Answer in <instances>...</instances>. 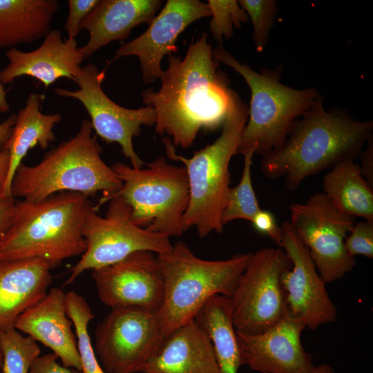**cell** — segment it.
<instances>
[{
    "label": "cell",
    "instance_id": "cell-27",
    "mask_svg": "<svg viewBox=\"0 0 373 373\" xmlns=\"http://www.w3.org/2000/svg\"><path fill=\"white\" fill-rule=\"evenodd\" d=\"M68 317L72 321L77 338L82 373H106L101 366L88 333V324L95 318L86 299L75 291L66 293Z\"/></svg>",
    "mask_w": 373,
    "mask_h": 373
},
{
    "label": "cell",
    "instance_id": "cell-26",
    "mask_svg": "<svg viewBox=\"0 0 373 373\" xmlns=\"http://www.w3.org/2000/svg\"><path fill=\"white\" fill-rule=\"evenodd\" d=\"M323 193L341 212L373 221V187L352 160L340 162L323 179Z\"/></svg>",
    "mask_w": 373,
    "mask_h": 373
},
{
    "label": "cell",
    "instance_id": "cell-21",
    "mask_svg": "<svg viewBox=\"0 0 373 373\" xmlns=\"http://www.w3.org/2000/svg\"><path fill=\"white\" fill-rule=\"evenodd\" d=\"M160 0H99L84 20L81 30L89 34L87 43L79 48L84 59L108 44L128 38L142 23L150 24L160 10Z\"/></svg>",
    "mask_w": 373,
    "mask_h": 373
},
{
    "label": "cell",
    "instance_id": "cell-34",
    "mask_svg": "<svg viewBox=\"0 0 373 373\" xmlns=\"http://www.w3.org/2000/svg\"><path fill=\"white\" fill-rule=\"evenodd\" d=\"M251 222L256 230L267 236L278 247H281L283 232L271 213L261 209Z\"/></svg>",
    "mask_w": 373,
    "mask_h": 373
},
{
    "label": "cell",
    "instance_id": "cell-38",
    "mask_svg": "<svg viewBox=\"0 0 373 373\" xmlns=\"http://www.w3.org/2000/svg\"><path fill=\"white\" fill-rule=\"evenodd\" d=\"M16 117V114H12L0 123V151L5 149L12 133Z\"/></svg>",
    "mask_w": 373,
    "mask_h": 373
},
{
    "label": "cell",
    "instance_id": "cell-17",
    "mask_svg": "<svg viewBox=\"0 0 373 373\" xmlns=\"http://www.w3.org/2000/svg\"><path fill=\"white\" fill-rule=\"evenodd\" d=\"M305 328L288 314L257 334L236 331L242 365L260 373H312L316 366L301 341Z\"/></svg>",
    "mask_w": 373,
    "mask_h": 373
},
{
    "label": "cell",
    "instance_id": "cell-10",
    "mask_svg": "<svg viewBox=\"0 0 373 373\" xmlns=\"http://www.w3.org/2000/svg\"><path fill=\"white\" fill-rule=\"evenodd\" d=\"M291 263L280 247H265L252 253L229 297L237 332L257 334L287 316L283 273Z\"/></svg>",
    "mask_w": 373,
    "mask_h": 373
},
{
    "label": "cell",
    "instance_id": "cell-24",
    "mask_svg": "<svg viewBox=\"0 0 373 373\" xmlns=\"http://www.w3.org/2000/svg\"><path fill=\"white\" fill-rule=\"evenodd\" d=\"M59 8L57 0H0V46L16 48L45 37Z\"/></svg>",
    "mask_w": 373,
    "mask_h": 373
},
{
    "label": "cell",
    "instance_id": "cell-2",
    "mask_svg": "<svg viewBox=\"0 0 373 373\" xmlns=\"http://www.w3.org/2000/svg\"><path fill=\"white\" fill-rule=\"evenodd\" d=\"M323 100L320 95L293 123L280 148L262 157L260 170L267 178L283 177L294 191L307 177L358 158L373 135V121L355 119L340 108L326 111Z\"/></svg>",
    "mask_w": 373,
    "mask_h": 373
},
{
    "label": "cell",
    "instance_id": "cell-15",
    "mask_svg": "<svg viewBox=\"0 0 373 373\" xmlns=\"http://www.w3.org/2000/svg\"><path fill=\"white\" fill-rule=\"evenodd\" d=\"M100 300L107 307H131L157 312L164 283L157 254L137 251L111 265L93 270Z\"/></svg>",
    "mask_w": 373,
    "mask_h": 373
},
{
    "label": "cell",
    "instance_id": "cell-41",
    "mask_svg": "<svg viewBox=\"0 0 373 373\" xmlns=\"http://www.w3.org/2000/svg\"><path fill=\"white\" fill-rule=\"evenodd\" d=\"M312 373H335L333 367L327 363L316 366Z\"/></svg>",
    "mask_w": 373,
    "mask_h": 373
},
{
    "label": "cell",
    "instance_id": "cell-33",
    "mask_svg": "<svg viewBox=\"0 0 373 373\" xmlns=\"http://www.w3.org/2000/svg\"><path fill=\"white\" fill-rule=\"evenodd\" d=\"M99 0H68V14L64 24L68 39H75L84 20L95 9Z\"/></svg>",
    "mask_w": 373,
    "mask_h": 373
},
{
    "label": "cell",
    "instance_id": "cell-25",
    "mask_svg": "<svg viewBox=\"0 0 373 373\" xmlns=\"http://www.w3.org/2000/svg\"><path fill=\"white\" fill-rule=\"evenodd\" d=\"M194 319L211 340L218 373H238L243 365L229 297L214 295L202 306Z\"/></svg>",
    "mask_w": 373,
    "mask_h": 373
},
{
    "label": "cell",
    "instance_id": "cell-5",
    "mask_svg": "<svg viewBox=\"0 0 373 373\" xmlns=\"http://www.w3.org/2000/svg\"><path fill=\"white\" fill-rule=\"evenodd\" d=\"M248 115L249 106L236 93L220 135L189 158L176 153L170 137L162 139L166 156L183 163L187 173L189 202L182 219L184 231L193 227L200 238L222 231L221 215L230 188L229 163L238 153Z\"/></svg>",
    "mask_w": 373,
    "mask_h": 373
},
{
    "label": "cell",
    "instance_id": "cell-7",
    "mask_svg": "<svg viewBox=\"0 0 373 373\" xmlns=\"http://www.w3.org/2000/svg\"><path fill=\"white\" fill-rule=\"evenodd\" d=\"M213 57L233 68L251 90L247 122L238 153L254 147L262 157L284 144L293 123L315 104L321 95L317 89H296L280 82L282 68L254 70L240 63L222 44L213 48Z\"/></svg>",
    "mask_w": 373,
    "mask_h": 373
},
{
    "label": "cell",
    "instance_id": "cell-8",
    "mask_svg": "<svg viewBox=\"0 0 373 373\" xmlns=\"http://www.w3.org/2000/svg\"><path fill=\"white\" fill-rule=\"evenodd\" d=\"M146 165V169H135L114 163L111 167L122 185L108 202L120 196L131 207V220L137 227L169 238L181 236L189 202L186 169L169 164L162 156Z\"/></svg>",
    "mask_w": 373,
    "mask_h": 373
},
{
    "label": "cell",
    "instance_id": "cell-22",
    "mask_svg": "<svg viewBox=\"0 0 373 373\" xmlns=\"http://www.w3.org/2000/svg\"><path fill=\"white\" fill-rule=\"evenodd\" d=\"M144 373H218L211 340L193 319L164 337Z\"/></svg>",
    "mask_w": 373,
    "mask_h": 373
},
{
    "label": "cell",
    "instance_id": "cell-6",
    "mask_svg": "<svg viewBox=\"0 0 373 373\" xmlns=\"http://www.w3.org/2000/svg\"><path fill=\"white\" fill-rule=\"evenodd\" d=\"M251 252L222 260L197 257L182 241L157 254L163 277V300L157 314L166 337L195 318L214 295L231 297L245 269Z\"/></svg>",
    "mask_w": 373,
    "mask_h": 373
},
{
    "label": "cell",
    "instance_id": "cell-18",
    "mask_svg": "<svg viewBox=\"0 0 373 373\" xmlns=\"http://www.w3.org/2000/svg\"><path fill=\"white\" fill-rule=\"evenodd\" d=\"M8 64L0 70L3 84L17 78L31 77L46 88L61 78L74 80L84 57L75 39H62L61 32L50 30L35 50L23 52L17 48L6 52Z\"/></svg>",
    "mask_w": 373,
    "mask_h": 373
},
{
    "label": "cell",
    "instance_id": "cell-9",
    "mask_svg": "<svg viewBox=\"0 0 373 373\" xmlns=\"http://www.w3.org/2000/svg\"><path fill=\"white\" fill-rule=\"evenodd\" d=\"M93 204L88 209L82 224L86 249L70 270L64 285L73 283L84 271L115 264L137 251L156 254L169 251L170 238L135 225L131 209L120 196L108 201L104 217L97 214Z\"/></svg>",
    "mask_w": 373,
    "mask_h": 373
},
{
    "label": "cell",
    "instance_id": "cell-20",
    "mask_svg": "<svg viewBox=\"0 0 373 373\" xmlns=\"http://www.w3.org/2000/svg\"><path fill=\"white\" fill-rule=\"evenodd\" d=\"M51 269L39 258L0 260V330L13 327L22 313L44 298Z\"/></svg>",
    "mask_w": 373,
    "mask_h": 373
},
{
    "label": "cell",
    "instance_id": "cell-16",
    "mask_svg": "<svg viewBox=\"0 0 373 373\" xmlns=\"http://www.w3.org/2000/svg\"><path fill=\"white\" fill-rule=\"evenodd\" d=\"M211 16L207 3L199 0H168L149 28L133 40L122 44L111 61L127 56L138 57L145 84L160 79L161 61L177 51L179 35L192 23Z\"/></svg>",
    "mask_w": 373,
    "mask_h": 373
},
{
    "label": "cell",
    "instance_id": "cell-1",
    "mask_svg": "<svg viewBox=\"0 0 373 373\" xmlns=\"http://www.w3.org/2000/svg\"><path fill=\"white\" fill-rule=\"evenodd\" d=\"M208 38L202 32L191 41L184 58L167 56L169 65L160 77V89L142 91L144 104L155 111V133L167 135L174 146L184 149L191 146L200 130L222 126L237 93L219 69Z\"/></svg>",
    "mask_w": 373,
    "mask_h": 373
},
{
    "label": "cell",
    "instance_id": "cell-36",
    "mask_svg": "<svg viewBox=\"0 0 373 373\" xmlns=\"http://www.w3.org/2000/svg\"><path fill=\"white\" fill-rule=\"evenodd\" d=\"M15 204V198L3 195L0 189V239L12 223Z\"/></svg>",
    "mask_w": 373,
    "mask_h": 373
},
{
    "label": "cell",
    "instance_id": "cell-13",
    "mask_svg": "<svg viewBox=\"0 0 373 373\" xmlns=\"http://www.w3.org/2000/svg\"><path fill=\"white\" fill-rule=\"evenodd\" d=\"M104 77L105 70L99 71L95 64H88L81 67L73 80L78 89L56 88L55 93L79 101L87 111L97 135L106 143H117L132 167L143 168L145 163L135 152L133 139L140 135L142 125L155 124V111L150 106L131 109L117 104L102 88Z\"/></svg>",
    "mask_w": 373,
    "mask_h": 373
},
{
    "label": "cell",
    "instance_id": "cell-11",
    "mask_svg": "<svg viewBox=\"0 0 373 373\" xmlns=\"http://www.w3.org/2000/svg\"><path fill=\"white\" fill-rule=\"evenodd\" d=\"M289 209V222L323 281L330 283L343 278L356 265L345 246L355 218L338 210L322 192L310 195L305 203L291 204Z\"/></svg>",
    "mask_w": 373,
    "mask_h": 373
},
{
    "label": "cell",
    "instance_id": "cell-12",
    "mask_svg": "<svg viewBox=\"0 0 373 373\" xmlns=\"http://www.w3.org/2000/svg\"><path fill=\"white\" fill-rule=\"evenodd\" d=\"M164 338L157 312L112 308L96 328L95 351L106 373H139Z\"/></svg>",
    "mask_w": 373,
    "mask_h": 373
},
{
    "label": "cell",
    "instance_id": "cell-4",
    "mask_svg": "<svg viewBox=\"0 0 373 373\" xmlns=\"http://www.w3.org/2000/svg\"><path fill=\"white\" fill-rule=\"evenodd\" d=\"M92 205L88 196L75 192L16 202L12 223L0 239V260L39 258L53 269L82 256L86 249L82 224Z\"/></svg>",
    "mask_w": 373,
    "mask_h": 373
},
{
    "label": "cell",
    "instance_id": "cell-31",
    "mask_svg": "<svg viewBox=\"0 0 373 373\" xmlns=\"http://www.w3.org/2000/svg\"><path fill=\"white\" fill-rule=\"evenodd\" d=\"M240 7L247 13L253 26L252 38L258 52L263 50L278 12L275 0H240Z\"/></svg>",
    "mask_w": 373,
    "mask_h": 373
},
{
    "label": "cell",
    "instance_id": "cell-32",
    "mask_svg": "<svg viewBox=\"0 0 373 373\" xmlns=\"http://www.w3.org/2000/svg\"><path fill=\"white\" fill-rule=\"evenodd\" d=\"M347 253L352 257L357 255L373 258V221L361 220L355 222L345 240Z\"/></svg>",
    "mask_w": 373,
    "mask_h": 373
},
{
    "label": "cell",
    "instance_id": "cell-19",
    "mask_svg": "<svg viewBox=\"0 0 373 373\" xmlns=\"http://www.w3.org/2000/svg\"><path fill=\"white\" fill-rule=\"evenodd\" d=\"M72 325L66 312V293L52 287L42 300L17 318L14 327L50 349L64 366L81 371Z\"/></svg>",
    "mask_w": 373,
    "mask_h": 373
},
{
    "label": "cell",
    "instance_id": "cell-40",
    "mask_svg": "<svg viewBox=\"0 0 373 373\" xmlns=\"http://www.w3.org/2000/svg\"><path fill=\"white\" fill-rule=\"evenodd\" d=\"M7 92L0 81V113H5L10 110V104L6 97Z\"/></svg>",
    "mask_w": 373,
    "mask_h": 373
},
{
    "label": "cell",
    "instance_id": "cell-23",
    "mask_svg": "<svg viewBox=\"0 0 373 373\" xmlns=\"http://www.w3.org/2000/svg\"><path fill=\"white\" fill-rule=\"evenodd\" d=\"M44 96L30 93L18 113L12 133L4 149L10 155V165L6 182L2 187L3 195L12 196L10 186L17 169L22 164L28 151L36 146L47 149L55 141V126L62 119L60 113L45 114L41 111Z\"/></svg>",
    "mask_w": 373,
    "mask_h": 373
},
{
    "label": "cell",
    "instance_id": "cell-35",
    "mask_svg": "<svg viewBox=\"0 0 373 373\" xmlns=\"http://www.w3.org/2000/svg\"><path fill=\"white\" fill-rule=\"evenodd\" d=\"M53 352L39 356L32 362L28 373H82L74 368L59 364Z\"/></svg>",
    "mask_w": 373,
    "mask_h": 373
},
{
    "label": "cell",
    "instance_id": "cell-30",
    "mask_svg": "<svg viewBox=\"0 0 373 373\" xmlns=\"http://www.w3.org/2000/svg\"><path fill=\"white\" fill-rule=\"evenodd\" d=\"M207 3L212 17L209 31L218 44L233 36L234 28H238L242 23L249 21L247 13L238 1L209 0Z\"/></svg>",
    "mask_w": 373,
    "mask_h": 373
},
{
    "label": "cell",
    "instance_id": "cell-28",
    "mask_svg": "<svg viewBox=\"0 0 373 373\" xmlns=\"http://www.w3.org/2000/svg\"><path fill=\"white\" fill-rule=\"evenodd\" d=\"M255 151V148L251 147L241 153L244 156L242 173L239 183L229 189L226 204L221 215L223 227L234 220L251 222L261 210L251 182V167Z\"/></svg>",
    "mask_w": 373,
    "mask_h": 373
},
{
    "label": "cell",
    "instance_id": "cell-39",
    "mask_svg": "<svg viewBox=\"0 0 373 373\" xmlns=\"http://www.w3.org/2000/svg\"><path fill=\"white\" fill-rule=\"evenodd\" d=\"M10 155L7 149L0 151V189L3 186L9 170Z\"/></svg>",
    "mask_w": 373,
    "mask_h": 373
},
{
    "label": "cell",
    "instance_id": "cell-14",
    "mask_svg": "<svg viewBox=\"0 0 373 373\" xmlns=\"http://www.w3.org/2000/svg\"><path fill=\"white\" fill-rule=\"evenodd\" d=\"M280 228L283 232L280 248L291 263L281 276L288 313L312 330L336 321L337 309L327 294L326 283L320 276L307 248L289 222H284Z\"/></svg>",
    "mask_w": 373,
    "mask_h": 373
},
{
    "label": "cell",
    "instance_id": "cell-3",
    "mask_svg": "<svg viewBox=\"0 0 373 373\" xmlns=\"http://www.w3.org/2000/svg\"><path fill=\"white\" fill-rule=\"evenodd\" d=\"M92 133L90 121L84 119L75 135L47 152L38 164L22 163L12 179L11 195L37 202L60 192L90 198L102 191L95 207L97 211L121 188L122 181L102 160V148Z\"/></svg>",
    "mask_w": 373,
    "mask_h": 373
},
{
    "label": "cell",
    "instance_id": "cell-43",
    "mask_svg": "<svg viewBox=\"0 0 373 373\" xmlns=\"http://www.w3.org/2000/svg\"><path fill=\"white\" fill-rule=\"evenodd\" d=\"M139 373H144V372H139Z\"/></svg>",
    "mask_w": 373,
    "mask_h": 373
},
{
    "label": "cell",
    "instance_id": "cell-42",
    "mask_svg": "<svg viewBox=\"0 0 373 373\" xmlns=\"http://www.w3.org/2000/svg\"><path fill=\"white\" fill-rule=\"evenodd\" d=\"M2 362H3V354H2V351H1V348L0 345V373H1V366H2Z\"/></svg>",
    "mask_w": 373,
    "mask_h": 373
},
{
    "label": "cell",
    "instance_id": "cell-37",
    "mask_svg": "<svg viewBox=\"0 0 373 373\" xmlns=\"http://www.w3.org/2000/svg\"><path fill=\"white\" fill-rule=\"evenodd\" d=\"M365 149H363L358 158L361 160L359 166L362 176L373 187V135L366 142Z\"/></svg>",
    "mask_w": 373,
    "mask_h": 373
},
{
    "label": "cell",
    "instance_id": "cell-29",
    "mask_svg": "<svg viewBox=\"0 0 373 373\" xmlns=\"http://www.w3.org/2000/svg\"><path fill=\"white\" fill-rule=\"evenodd\" d=\"M0 345L3 354L1 373H28L41 353L37 342L15 327L0 330Z\"/></svg>",
    "mask_w": 373,
    "mask_h": 373
}]
</instances>
